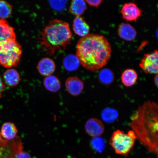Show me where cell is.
I'll list each match as a JSON object with an SVG mask.
<instances>
[{
	"instance_id": "6da1fadb",
	"label": "cell",
	"mask_w": 158,
	"mask_h": 158,
	"mask_svg": "<svg viewBox=\"0 0 158 158\" xmlns=\"http://www.w3.org/2000/svg\"><path fill=\"white\" fill-rule=\"evenodd\" d=\"M130 126L136 138L150 152L158 151V104L148 101L131 118Z\"/></svg>"
},
{
	"instance_id": "7a4b0ae2",
	"label": "cell",
	"mask_w": 158,
	"mask_h": 158,
	"mask_svg": "<svg viewBox=\"0 0 158 158\" xmlns=\"http://www.w3.org/2000/svg\"><path fill=\"white\" fill-rule=\"evenodd\" d=\"M111 53L110 43L103 35L88 34L79 40L77 43L76 56L80 64L93 72L107 64Z\"/></svg>"
},
{
	"instance_id": "3957f363",
	"label": "cell",
	"mask_w": 158,
	"mask_h": 158,
	"mask_svg": "<svg viewBox=\"0 0 158 158\" xmlns=\"http://www.w3.org/2000/svg\"><path fill=\"white\" fill-rule=\"evenodd\" d=\"M72 33L69 23L58 19L50 21L41 31L39 43L50 56L62 51L70 44Z\"/></svg>"
},
{
	"instance_id": "277c9868",
	"label": "cell",
	"mask_w": 158,
	"mask_h": 158,
	"mask_svg": "<svg viewBox=\"0 0 158 158\" xmlns=\"http://www.w3.org/2000/svg\"><path fill=\"white\" fill-rule=\"evenodd\" d=\"M22 49L16 39L0 43V64L6 68L17 66L20 60Z\"/></svg>"
},
{
	"instance_id": "5b68a950",
	"label": "cell",
	"mask_w": 158,
	"mask_h": 158,
	"mask_svg": "<svg viewBox=\"0 0 158 158\" xmlns=\"http://www.w3.org/2000/svg\"><path fill=\"white\" fill-rule=\"evenodd\" d=\"M135 134L133 130L125 133L121 130L114 131L110 140V144L118 155L126 156L133 149L135 140Z\"/></svg>"
},
{
	"instance_id": "8992f818",
	"label": "cell",
	"mask_w": 158,
	"mask_h": 158,
	"mask_svg": "<svg viewBox=\"0 0 158 158\" xmlns=\"http://www.w3.org/2000/svg\"><path fill=\"white\" fill-rule=\"evenodd\" d=\"M139 65L146 73L158 74V51L144 55Z\"/></svg>"
},
{
	"instance_id": "52a82bcc",
	"label": "cell",
	"mask_w": 158,
	"mask_h": 158,
	"mask_svg": "<svg viewBox=\"0 0 158 158\" xmlns=\"http://www.w3.org/2000/svg\"><path fill=\"white\" fill-rule=\"evenodd\" d=\"M104 129L103 123L97 118H89L85 124V131L92 138L100 137L104 133Z\"/></svg>"
},
{
	"instance_id": "ba28073f",
	"label": "cell",
	"mask_w": 158,
	"mask_h": 158,
	"mask_svg": "<svg viewBox=\"0 0 158 158\" xmlns=\"http://www.w3.org/2000/svg\"><path fill=\"white\" fill-rule=\"evenodd\" d=\"M120 13L123 19L127 21H136L141 16L142 11L134 3L124 4L122 6Z\"/></svg>"
},
{
	"instance_id": "9c48e42d",
	"label": "cell",
	"mask_w": 158,
	"mask_h": 158,
	"mask_svg": "<svg viewBox=\"0 0 158 158\" xmlns=\"http://www.w3.org/2000/svg\"><path fill=\"white\" fill-rule=\"evenodd\" d=\"M67 91L73 96H77L82 93L84 88L83 82L77 77H69L65 82Z\"/></svg>"
},
{
	"instance_id": "30bf717a",
	"label": "cell",
	"mask_w": 158,
	"mask_h": 158,
	"mask_svg": "<svg viewBox=\"0 0 158 158\" xmlns=\"http://www.w3.org/2000/svg\"><path fill=\"white\" fill-rule=\"evenodd\" d=\"M37 68L40 74L46 77L52 74L55 71L56 66L52 59L45 58L39 61Z\"/></svg>"
},
{
	"instance_id": "8fae6325",
	"label": "cell",
	"mask_w": 158,
	"mask_h": 158,
	"mask_svg": "<svg viewBox=\"0 0 158 158\" xmlns=\"http://www.w3.org/2000/svg\"><path fill=\"white\" fill-rule=\"evenodd\" d=\"M118 33L120 38L127 41H131L136 38L137 31L131 25L122 23L118 27Z\"/></svg>"
},
{
	"instance_id": "7c38bea8",
	"label": "cell",
	"mask_w": 158,
	"mask_h": 158,
	"mask_svg": "<svg viewBox=\"0 0 158 158\" xmlns=\"http://www.w3.org/2000/svg\"><path fill=\"white\" fill-rule=\"evenodd\" d=\"M16 39L15 29L5 19H0V43Z\"/></svg>"
},
{
	"instance_id": "4fadbf2b",
	"label": "cell",
	"mask_w": 158,
	"mask_h": 158,
	"mask_svg": "<svg viewBox=\"0 0 158 158\" xmlns=\"http://www.w3.org/2000/svg\"><path fill=\"white\" fill-rule=\"evenodd\" d=\"M10 156L13 158H31L30 155L23 151V144L19 138H16L10 144Z\"/></svg>"
},
{
	"instance_id": "5bb4252c",
	"label": "cell",
	"mask_w": 158,
	"mask_h": 158,
	"mask_svg": "<svg viewBox=\"0 0 158 158\" xmlns=\"http://www.w3.org/2000/svg\"><path fill=\"white\" fill-rule=\"evenodd\" d=\"M74 32L79 36L84 37L89 34L90 27L88 23L81 16H77L73 24Z\"/></svg>"
},
{
	"instance_id": "9a60e30c",
	"label": "cell",
	"mask_w": 158,
	"mask_h": 158,
	"mask_svg": "<svg viewBox=\"0 0 158 158\" xmlns=\"http://www.w3.org/2000/svg\"><path fill=\"white\" fill-rule=\"evenodd\" d=\"M0 133L3 139L8 142L17 137L18 130L14 124L11 122H6L3 124Z\"/></svg>"
},
{
	"instance_id": "2e32d148",
	"label": "cell",
	"mask_w": 158,
	"mask_h": 158,
	"mask_svg": "<svg viewBox=\"0 0 158 158\" xmlns=\"http://www.w3.org/2000/svg\"><path fill=\"white\" fill-rule=\"evenodd\" d=\"M3 78L6 84L11 87L17 86L21 80L19 72L13 69H10L6 70L4 73Z\"/></svg>"
},
{
	"instance_id": "e0dca14e",
	"label": "cell",
	"mask_w": 158,
	"mask_h": 158,
	"mask_svg": "<svg viewBox=\"0 0 158 158\" xmlns=\"http://www.w3.org/2000/svg\"><path fill=\"white\" fill-rule=\"evenodd\" d=\"M43 85L47 90L52 93L58 92L61 88L60 81L56 76L52 75L45 77L43 80Z\"/></svg>"
},
{
	"instance_id": "ac0fdd59",
	"label": "cell",
	"mask_w": 158,
	"mask_h": 158,
	"mask_svg": "<svg viewBox=\"0 0 158 158\" xmlns=\"http://www.w3.org/2000/svg\"><path fill=\"white\" fill-rule=\"evenodd\" d=\"M138 78V74L135 70L133 69H126L122 74V82L125 86H131L136 83Z\"/></svg>"
},
{
	"instance_id": "d6986e66",
	"label": "cell",
	"mask_w": 158,
	"mask_h": 158,
	"mask_svg": "<svg viewBox=\"0 0 158 158\" xmlns=\"http://www.w3.org/2000/svg\"><path fill=\"white\" fill-rule=\"evenodd\" d=\"M86 2L82 0H74L72 1L69 8L71 14L77 16H81L86 10Z\"/></svg>"
},
{
	"instance_id": "ffe728a7",
	"label": "cell",
	"mask_w": 158,
	"mask_h": 158,
	"mask_svg": "<svg viewBox=\"0 0 158 158\" xmlns=\"http://www.w3.org/2000/svg\"><path fill=\"white\" fill-rule=\"evenodd\" d=\"M102 118L106 123H111L116 121L118 118L117 110L110 108H105L102 112Z\"/></svg>"
},
{
	"instance_id": "44dd1931",
	"label": "cell",
	"mask_w": 158,
	"mask_h": 158,
	"mask_svg": "<svg viewBox=\"0 0 158 158\" xmlns=\"http://www.w3.org/2000/svg\"><path fill=\"white\" fill-rule=\"evenodd\" d=\"M80 63L76 55H70L65 57L63 62L64 68L69 71L77 70Z\"/></svg>"
},
{
	"instance_id": "7402d4cb",
	"label": "cell",
	"mask_w": 158,
	"mask_h": 158,
	"mask_svg": "<svg viewBox=\"0 0 158 158\" xmlns=\"http://www.w3.org/2000/svg\"><path fill=\"white\" fill-rule=\"evenodd\" d=\"M114 77L113 73L107 69H103L101 71L98 75L100 82L106 85L111 84L114 82Z\"/></svg>"
},
{
	"instance_id": "603a6c76",
	"label": "cell",
	"mask_w": 158,
	"mask_h": 158,
	"mask_svg": "<svg viewBox=\"0 0 158 158\" xmlns=\"http://www.w3.org/2000/svg\"><path fill=\"white\" fill-rule=\"evenodd\" d=\"M12 12V6L4 0H0V19H5L10 16Z\"/></svg>"
},
{
	"instance_id": "cb8c5ba5",
	"label": "cell",
	"mask_w": 158,
	"mask_h": 158,
	"mask_svg": "<svg viewBox=\"0 0 158 158\" xmlns=\"http://www.w3.org/2000/svg\"><path fill=\"white\" fill-rule=\"evenodd\" d=\"M91 143L94 149L99 152H102L105 147V142L100 137L93 138Z\"/></svg>"
},
{
	"instance_id": "d4e9b609",
	"label": "cell",
	"mask_w": 158,
	"mask_h": 158,
	"mask_svg": "<svg viewBox=\"0 0 158 158\" xmlns=\"http://www.w3.org/2000/svg\"><path fill=\"white\" fill-rule=\"evenodd\" d=\"M85 2L89 5L92 6L98 7L102 2V0H96V1H86Z\"/></svg>"
},
{
	"instance_id": "484cf974",
	"label": "cell",
	"mask_w": 158,
	"mask_h": 158,
	"mask_svg": "<svg viewBox=\"0 0 158 158\" xmlns=\"http://www.w3.org/2000/svg\"><path fill=\"white\" fill-rule=\"evenodd\" d=\"M5 88V84L3 82L2 79L0 76V98L2 97L4 90Z\"/></svg>"
},
{
	"instance_id": "4316f807",
	"label": "cell",
	"mask_w": 158,
	"mask_h": 158,
	"mask_svg": "<svg viewBox=\"0 0 158 158\" xmlns=\"http://www.w3.org/2000/svg\"><path fill=\"white\" fill-rule=\"evenodd\" d=\"M8 141L4 140L2 138L1 135V133H0V148H2L5 146L8 143Z\"/></svg>"
},
{
	"instance_id": "83f0119b",
	"label": "cell",
	"mask_w": 158,
	"mask_h": 158,
	"mask_svg": "<svg viewBox=\"0 0 158 158\" xmlns=\"http://www.w3.org/2000/svg\"><path fill=\"white\" fill-rule=\"evenodd\" d=\"M154 82H155L156 86L158 88V74L156 75L154 78Z\"/></svg>"
},
{
	"instance_id": "f1b7e54d",
	"label": "cell",
	"mask_w": 158,
	"mask_h": 158,
	"mask_svg": "<svg viewBox=\"0 0 158 158\" xmlns=\"http://www.w3.org/2000/svg\"><path fill=\"white\" fill-rule=\"evenodd\" d=\"M13 158L12 157H11V156H7L6 157H3V158Z\"/></svg>"
},
{
	"instance_id": "f546056e",
	"label": "cell",
	"mask_w": 158,
	"mask_h": 158,
	"mask_svg": "<svg viewBox=\"0 0 158 158\" xmlns=\"http://www.w3.org/2000/svg\"><path fill=\"white\" fill-rule=\"evenodd\" d=\"M156 35L157 38L158 39V29L156 31Z\"/></svg>"
},
{
	"instance_id": "4dcf8cb0",
	"label": "cell",
	"mask_w": 158,
	"mask_h": 158,
	"mask_svg": "<svg viewBox=\"0 0 158 158\" xmlns=\"http://www.w3.org/2000/svg\"><path fill=\"white\" fill-rule=\"evenodd\" d=\"M157 153L158 154V152H157Z\"/></svg>"
},
{
	"instance_id": "1f68e13d",
	"label": "cell",
	"mask_w": 158,
	"mask_h": 158,
	"mask_svg": "<svg viewBox=\"0 0 158 158\" xmlns=\"http://www.w3.org/2000/svg\"></svg>"
}]
</instances>
